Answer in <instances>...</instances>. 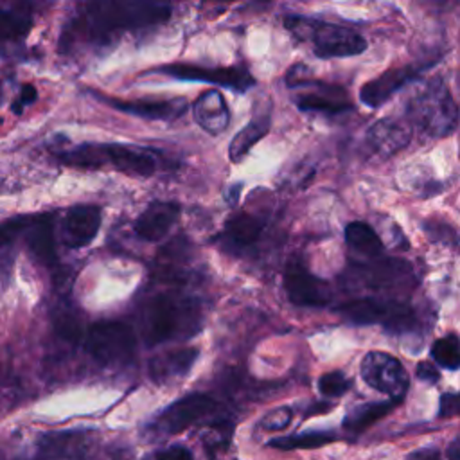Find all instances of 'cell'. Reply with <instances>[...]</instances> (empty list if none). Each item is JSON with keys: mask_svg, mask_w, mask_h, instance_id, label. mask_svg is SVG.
Listing matches in <instances>:
<instances>
[{"mask_svg": "<svg viewBox=\"0 0 460 460\" xmlns=\"http://www.w3.org/2000/svg\"><path fill=\"white\" fill-rule=\"evenodd\" d=\"M157 460H195V456L186 446L175 444V446H169V447L159 451Z\"/></svg>", "mask_w": 460, "mask_h": 460, "instance_id": "cell-34", "label": "cell"}, {"mask_svg": "<svg viewBox=\"0 0 460 460\" xmlns=\"http://www.w3.org/2000/svg\"><path fill=\"white\" fill-rule=\"evenodd\" d=\"M415 374H417V378L421 381H426V383H437L438 378H440L437 367L433 363H430V361H421L417 365V369H415Z\"/></svg>", "mask_w": 460, "mask_h": 460, "instance_id": "cell-35", "label": "cell"}, {"mask_svg": "<svg viewBox=\"0 0 460 460\" xmlns=\"http://www.w3.org/2000/svg\"><path fill=\"white\" fill-rule=\"evenodd\" d=\"M139 325L148 347L186 340L202 329V306L195 297L178 290L162 291L143 304Z\"/></svg>", "mask_w": 460, "mask_h": 460, "instance_id": "cell-2", "label": "cell"}, {"mask_svg": "<svg viewBox=\"0 0 460 460\" xmlns=\"http://www.w3.org/2000/svg\"><path fill=\"white\" fill-rule=\"evenodd\" d=\"M431 358L442 369H447V370L460 369V340L455 334L438 338L431 345Z\"/></svg>", "mask_w": 460, "mask_h": 460, "instance_id": "cell-29", "label": "cell"}, {"mask_svg": "<svg viewBox=\"0 0 460 460\" xmlns=\"http://www.w3.org/2000/svg\"><path fill=\"white\" fill-rule=\"evenodd\" d=\"M351 388V381L345 378L343 372L333 370L325 372L318 378V390L325 397H340Z\"/></svg>", "mask_w": 460, "mask_h": 460, "instance_id": "cell-30", "label": "cell"}, {"mask_svg": "<svg viewBox=\"0 0 460 460\" xmlns=\"http://www.w3.org/2000/svg\"><path fill=\"white\" fill-rule=\"evenodd\" d=\"M33 26V17L31 12L13 8L3 12V40L12 42V40H21L24 39Z\"/></svg>", "mask_w": 460, "mask_h": 460, "instance_id": "cell-28", "label": "cell"}, {"mask_svg": "<svg viewBox=\"0 0 460 460\" xmlns=\"http://www.w3.org/2000/svg\"><path fill=\"white\" fill-rule=\"evenodd\" d=\"M157 73L184 82H207L213 85L234 89L238 92H247L256 85V80L250 76V73L241 67H200L193 64H171L161 67Z\"/></svg>", "mask_w": 460, "mask_h": 460, "instance_id": "cell-9", "label": "cell"}, {"mask_svg": "<svg viewBox=\"0 0 460 460\" xmlns=\"http://www.w3.org/2000/svg\"><path fill=\"white\" fill-rule=\"evenodd\" d=\"M345 241L352 250L369 259H376L385 250L378 232L363 221H352L345 227Z\"/></svg>", "mask_w": 460, "mask_h": 460, "instance_id": "cell-24", "label": "cell"}, {"mask_svg": "<svg viewBox=\"0 0 460 460\" xmlns=\"http://www.w3.org/2000/svg\"><path fill=\"white\" fill-rule=\"evenodd\" d=\"M284 26L299 40L309 42L315 55L324 60L358 56L367 49L365 39L345 26L297 15H288L284 19Z\"/></svg>", "mask_w": 460, "mask_h": 460, "instance_id": "cell-3", "label": "cell"}, {"mask_svg": "<svg viewBox=\"0 0 460 460\" xmlns=\"http://www.w3.org/2000/svg\"><path fill=\"white\" fill-rule=\"evenodd\" d=\"M196 123L211 135H220L230 123V112L221 92L211 89L200 94L193 105Z\"/></svg>", "mask_w": 460, "mask_h": 460, "instance_id": "cell-18", "label": "cell"}, {"mask_svg": "<svg viewBox=\"0 0 460 460\" xmlns=\"http://www.w3.org/2000/svg\"><path fill=\"white\" fill-rule=\"evenodd\" d=\"M336 440V433L333 431H302V433H295L290 437H279L270 440L272 447L282 449V451H291V449H313V447H320L324 444H329Z\"/></svg>", "mask_w": 460, "mask_h": 460, "instance_id": "cell-27", "label": "cell"}, {"mask_svg": "<svg viewBox=\"0 0 460 460\" xmlns=\"http://www.w3.org/2000/svg\"><path fill=\"white\" fill-rule=\"evenodd\" d=\"M24 234L33 256L46 266H53L56 263L53 216L40 214V216L28 218Z\"/></svg>", "mask_w": 460, "mask_h": 460, "instance_id": "cell-20", "label": "cell"}, {"mask_svg": "<svg viewBox=\"0 0 460 460\" xmlns=\"http://www.w3.org/2000/svg\"><path fill=\"white\" fill-rule=\"evenodd\" d=\"M410 116L431 137H447L458 125V107L440 80L430 82L410 103Z\"/></svg>", "mask_w": 460, "mask_h": 460, "instance_id": "cell-5", "label": "cell"}, {"mask_svg": "<svg viewBox=\"0 0 460 460\" xmlns=\"http://www.w3.org/2000/svg\"><path fill=\"white\" fill-rule=\"evenodd\" d=\"M419 74L415 67H401L392 69L378 76L376 80L365 83L360 91V100L369 108H378L385 105L399 89H403L408 82H412Z\"/></svg>", "mask_w": 460, "mask_h": 460, "instance_id": "cell-17", "label": "cell"}, {"mask_svg": "<svg viewBox=\"0 0 460 460\" xmlns=\"http://www.w3.org/2000/svg\"><path fill=\"white\" fill-rule=\"evenodd\" d=\"M444 456H446V460H460V435L449 444Z\"/></svg>", "mask_w": 460, "mask_h": 460, "instance_id": "cell-37", "label": "cell"}, {"mask_svg": "<svg viewBox=\"0 0 460 460\" xmlns=\"http://www.w3.org/2000/svg\"><path fill=\"white\" fill-rule=\"evenodd\" d=\"M180 205L177 202H164L155 200L152 202L141 216L134 223L135 234L150 243L161 241L178 221L180 218Z\"/></svg>", "mask_w": 460, "mask_h": 460, "instance_id": "cell-15", "label": "cell"}, {"mask_svg": "<svg viewBox=\"0 0 460 460\" xmlns=\"http://www.w3.org/2000/svg\"><path fill=\"white\" fill-rule=\"evenodd\" d=\"M268 130H270L268 119H254L252 123H248L232 139V143L229 146V159L234 164H239L248 155V152L268 134Z\"/></svg>", "mask_w": 460, "mask_h": 460, "instance_id": "cell-25", "label": "cell"}, {"mask_svg": "<svg viewBox=\"0 0 460 460\" xmlns=\"http://www.w3.org/2000/svg\"><path fill=\"white\" fill-rule=\"evenodd\" d=\"M295 105L302 112H322L329 116L342 114L352 108L343 89L336 85H324V83H318V91L315 92H306L297 96Z\"/></svg>", "mask_w": 460, "mask_h": 460, "instance_id": "cell-21", "label": "cell"}, {"mask_svg": "<svg viewBox=\"0 0 460 460\" xmlns=\"http://www.w3.org/2000/svg\"><path fill=\"white\" fill-rule=\"evenodd\" d=\"M412 132L395 119H381L367 132V144L374 153L390 157L410 143Z\"/></svg>", "mask_w": 460, "mask_h": 460, "instance_id": "cell-19", "label": "cell"}, {"mask_svg": "<svg viewBox=\"0 0 460 460\" xmlns=\"http://www.w3.org/2000/svg\"><path fill=\"white\" fill-rule=\"evenodd\" d=\"M336 313L342 315L343 320L356 324V325H383L390 333H410L417 324V315L412 306L388 300V299H376L365 297L343 302L336 308Z\"/></svg>", "mask_w": 460, "mask_h": 460, "instance_id": "cell-4", "label": "cell"}, {"mask_svg": "<svg viewBox=\"0 0 460 460\" xmlns=\"http://www.w3.org/2000/svg\"><path fill=\"white\" fill-rule=\"evenodd\" d=\"M291 421V410L286 406L275 408L272 412H268L263 419H261V428L268 430V431H277V430H284Z\"/></svg>", "mask_w": 460, "mask_h": 460, "instance_id": "cell-31", "label": "cell"}, {"mask_svg": "<svg viewBox=\"0 0 460 460\" xmlns=\"http://www.w3.org/2000/svg\"><path fill=\"white\" fill-rule=\"evenodd\" d=\"M399 401H379V403H365L349 412V415L343 419V426L352 431H361L385 417Z\"/></svg>", "mask_w": 460, "mask_h": 460, "instance_id": "cell-26", "label": "cell"}, {"mask_svg": "<svg viewBox=\"0 0 460 460\" xmlns=\"http://www.w3.org/2000/svg\"><path fill=\"white\" fill-rule=\"evenodd\" d=\"M198 356H200V351L195 347L166 351L150 360V365H148L150 378L159 385L182 379L191 372Z\"/></svg>", "mask_w": 460, "mask_h": 460, "instance_id": "cell-16", "label": "cell"}, {"mask_svg": "<svg viewBox=\"0 0 460 460\" xmlns=\"http://www.w3.org/2000/svg\"><path fill=\"white\" fill-rule=\"evenodd\" d=\"M349 277L356 286L374 291H408L415 284L413 268L403 259H370L354 265Z\"/></svg>", "mask_w": 460, "mask_h": 460, "instance_id": "cell-7", "label": "cell"}, {"mask_svg": "<svg viewBox=\"0 0 460 460\" xmlns=\"http://www.w3.org/2000/svg\"><path fill=\"white\" fill-rule=\"evenodd\" d=\"M460 415V394H444L440 397L438 417H453Z\"/></svg>", "mask_w": 460, "mask_h": 460, "instance_id": "cell-33", "label": "cell"}, {"mask_svg": "<svg viewBox=\"0 0 460 460\" xmlns=\"http://www.w3.org/2000/svg\"><path fill=\"white\" fill-rule=\"evenodd\" d=\"M101 209L98 205H76L71 207L60 227V241L73 250L89 247L101 229Z\"/></svg>", "mask_w": 460, "mask_h": 460, "instance_id": "cell-12", "label": "cell"}, {"mask_svg": "<svg viewBox=\"0 0 460 460\" xmlns=\"http://www.w3.org/2000/svg\"><path fill=\"white\" fill-rule=\"evenodd\" d=\"M216 401L207 394H189L164 408L159 417L153 422V428H157L162 433H180L187 426L195 424L202 417L214 412Z\"/></svg>", "mask_w": 460, "mask_h": 460, "instance_id": "cell-11", "label": "cell"}, {"mask_svg": "<svg viewBox=\"0 0 460 460\" xmlns=\"http://www.w3.org/2000/svg\"><path fill=\"white\" fill-rule=\"evenodd\" d=\"M263 234V221L248 213H238L225 221L221 239L234 250L252 247Z\"/></svg>", "mask_w": 460, "mask_h": 460, "instance_id": "cell-22", "label": "cell"}, {"mask_svg": "<svg viewBox=\"0 0 460 460\" xmlns=\"http://www.w3.org/2000/svg\"><path fill=\"white\" fill-rule=\"evenodd\" d=\"M37 98H39V92H37V89L33 85H22L21 94L17 96V100L12 105L13 114L21 116L26 107H30V105H33L37 101Z\"/></svg>", "mask_w": 460, "mask_h": 460, "instance_id": "cell-32", "label": "cell"}, {"mask_svg": "<svg viewBox=\"0 0 460 460\" xmlns=\"http://www.w3.org/2000/svg\"><path fill=\"white\" fill-rule=\"evenodd\" d=\"M98 100L105 105L119 110L123 114H130L148 121H177L187 112V101L184 98L177 100H114L98 94Z\"/></svg>", "mask_w": 460, "mask_h": 460, "instance_id": "cell-13", "label": "cell"}, {"mask_svg": "<svg viewBox=\"0 0 460 460\" xmlns=\"http://www.w3.org/2000/svg\"><path fill=\"white\" fill-rule=\"evenodd\" d=\"M361 378L363 381L381 392L386 394L394 401H401L408 390L410 379L397 358L381 351H370L361 360Z\"/></svg>", "mask_w": 460, "mask_h": 460, "instance_id": "cell-8", "label": "cell"}, {"mask_svg": "<svg viewBox=\"0 0 460 460\" xmlns=\"http://www.w3.org/2000/svg\"><path fill=\"white\" fill-rule=\"evenodd\" d=\"M284 291L291 304L304 308H322L333 299L331 286L309 273L299 261L290 263L284 272Z\"/></svg>", "mask_w": 460, "mask_h": 460, "instance_id": "cell-10", "label": "cell"}, {"mask_svg": "<svg viewBox=\"0 0 460 460\" xmlns=\"http://www.w3.org/2000/svg\"><path fill=\"white\" fill-rule=\"evenodd\" d=\"M56 159L76 169H101L108 166V155H107V144H94L85 143L69 150H62L56 153Z\"/></svg>", "mask_w": 460, "mask_h": 460, "instance_id": "cell-23", "label": "cell"}, {"mask_svg": "<svg viewBox=\"0 0 460 460\" xmlns=\"http://www.w3.org/2000/svg\"><path fill=\"white\" fill-rule=\"evenodd\" d=\"M107 155L110 166L130 177H153L161 166L157 152L134 144H107Z\"/></svg>", "mask_w": 460, "mask_h": 460, "instance_id": "cell-14", "label": "cell"}, {"mask_svg": "<svg viewBox=\"0 0 460 460\" xmlns=\"http://www.w3.org/2000/svg\"><path fill=\"white\" fill-rule=\"evenodd\" d=\"M408 458L410 460H444L446 456H442V453L435 447H424V449L413 451Z\"/></svg>", "mask_w": 460, "mask_h": 460, "instance_id": "cell-36", "label": "cell"}, {"mask_svg": "<svg viewBox=\"0 0 460 460\" xmlns=\"http://www.w3.org/2000/svg\"><path fill=\"white\" fill-rule=\"evenodd\" d=\"M85 349L103 365H125L135 356L137 336L125 322L101 320L89 327Z\"/></svg>", "mask_w": 460, "mask_h": 460, "instance_id": "cell-6", "label": "cell"}, {"mask_svg": "<svg viewBox=\"0 0 460 460\" xmlns=\"http://www.w3.org/2000/svg\"><path fill=\"white\" fill-rule=\"evenodd\" d=\"M171 13L169 4L157 3L83 4L65 24L60 37V51L73 53L110 46L128 31L168 22Z\"/></svg>", "mask_w": 460, "mask_h": 460, "instance_id": "cell-1", "label": "cell"}]
</instances>
